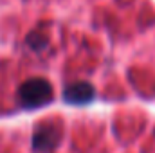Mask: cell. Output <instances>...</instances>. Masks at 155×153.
I'll use <instances>...</instances> for the list:
<instances>
[{
	"label": "cell",
	"instance_id": "6da1fadb",
	"mask_svg": "<svg viewBox=\"0 0 155 153\" xmlns=\"http://www.w3.org/2000/svg\"><path fill=\"white\" fill-rule=\"evenodd\" d=\"M18 99L25 108H38L52 99V86L43 77H33L22 83L18 90Z\"/></svg>",
	"mask_w": 155,
	"mask_h": 153
},
{
	"label": "cell",
	"instance_id": "7a4b0ae2",
	"mask_svg": "<svg viewBox=\"0 0 155 153\" xmlns=\"http://www.w3.org/2000/svg\"><path fill=\"white\" fill-rule=\"evenodd\" d=\"M94 96H96V90L87 81H76L71 86H67L63 92V99L72 105H85V103L92 101Z\"/></svg>",
	"mask_w": 155,
	"mask_h": 153
},
{
	"label": "cell",
	"instance_id": "3957f363",
	"mask_svg": "<svg viewBox=\"0 0 155 153\" xmlns=\"http://www.w3.org/2000/svg\"><path fill=\"white\" fill-rule=\"evenodd\" d=\"M58 139H60V133H58V130L54 128V126H51V124H47V126H43L40 132H36V135H35V150L36 151H49V150H52L54 146H56V142H58Z\"/></svg>",
	"mask_w": 155,
	"mask_h": 153
}]
</instances>
